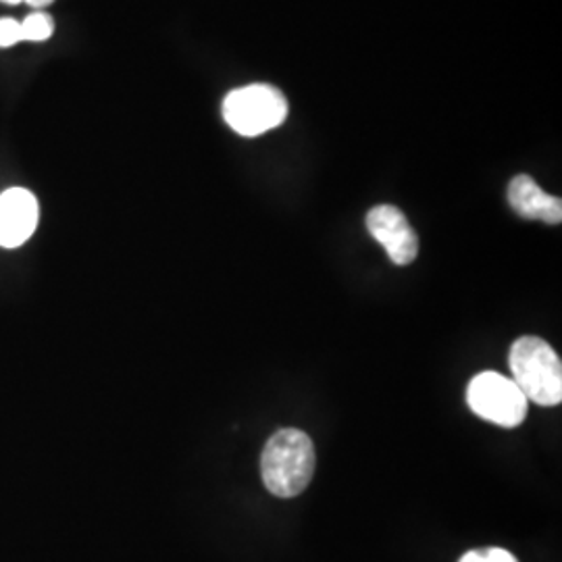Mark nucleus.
Listing matches in <instances>:
<instances>
[{
  "instance_id": "f257e3e1",
  "label": "nucleus",
  "mask_w": 562,
  "mask_h": 562,
  "mask_svg": "<svg viewBox=\"0 0 562 562\" xmlns=\"http://www.w3.org/2000/svg\"><path fill=\"white\" fill-rule=\"evenodd\" d=\"M315 464L317 454L313 440L301 429H280L262 450V483L278 498H294L308 487Z\"/></svg>"
},
{
  "instance_id": "f03ea898",
  "label": "nucleus",
  "mask_w": 562,
  "mask_h": 562,
  "mask_svg": "<svg viewBox=\"0 0 562 562\" xmlns=\"http://www.w3.org/2000/svg\"><path fill=\"white\" fill-rule=\"evenodd\" d=\"M508 364L513 382L527 402L557 406L562 401V364L554 348L536 336H522L513 344Z\"/></svg>"
},
{
  "instance_id": "7ed1b4c3",
  "label": "nucleus",
  "mask_w": 562,
  "mask_h": 562,
  "mask_svg": "<svg viewBox=\"0 0 562 562\" xmlns=\"http://www.w3.org/2000/svg\"><path fill=\"white\" fill-rule=\"evenodd\" d=\"M288 117V101L269 83H252L229 92L223 101V120L240 136L255 138L280 127Z\"/></svg>"
},
{
  "instance_id": "20e7f679",
  "label": "nucleus",
  "mask_w": 562,
  "mask_h": 562,
  "mask_svg": "<svg viewBox=\"0 0 562 562\" xmlns=\"http://www.w3.org/2000/svg\"><path fill=\"white\" fill-rule=\"evenodd\" d=\"M469 408L483 422L519 427L527 415V398L517 383L496 371H483L467 387Z\"/></svg>"
},
{
  "instance_id": "39448f33",
  "label": "nucleus",
  "mask_w": 562,
  "mask_h": 562,
  "mask_svg": "<svg viewBox=\"0 0 562 562\" xmlns=\"http://www.w3.org/2000/svg\"><path fill=\"white\" fill-rule=\"evenodd\" d=\"M367 229L382 244L394 265L404 267L417 259L419 240L401 209L392 204H380L371 209L367 215Z\"/></svg>"
},
{
  "instance_id": "423d86ee",
  "label": "nucleus",
  "mask_w": 562,
  "mask_h": 562,
  "mask_svg": "<svg viewBox=\"0 0 562 562\" xmlns=\"http://www.w3.org/2000/svg\"><path fill=\"white\" fill-rule=\"evenodd\" d=\"M38 201L25 188H11L0 196V246L18 248L38 225Z\"/></svg>"
},
{
  "instance_id": "0eeeda50",
  "label": "nucleus",
  "mask_w": 562,
  "mask_h": 562,
  "mask_svg": "<svg viewBox=\"0 0 562 562\" xmlns=\"http://www.w3.org/2000/svg\"><path fill=\"white\" fill-rule=\"evenodd\" d=\"M508 202L522 220H540L550 225L562 222V201L546 194L529 176H517L508 186Z\"/></svg>"
},
{
  "instance_id": "6e6552de",
  "label": "nucleus",
  "mask_w": 562,
  "mask_h": 562,
  "mask_svg": "<svg viewBox=\"0 0 562 562\" xmlns=\"http://www.w3.org/2000/svg\"><path fill=\"white\" fill-rule=\"evenodd\" d=\"M21 41L42 42L48 41L53 36V20L46 13H34L27 15L25 20L20 23Z\"/></svg>"
},
{
  "instance_id": "1a4fd4ad",
  "label": "nucleus",
  "mask_w": 562,
  "mask_h": 562,
  "mask_svg": "<svg viewBox=\"0 0 562 562\" xmlns=\"http://www.w3.org/2000/svg\"><path fill=\"white\" fill-rule=\"evenodd\" d=\"M459 562H519L508 550L503 548H485V550H471Z\"/></svg>"
},
{
  "instance_id": "9d476101",
  "label": "nucleus",
  "mask_w": 562,
  "mask_h": 562,
  "mask_svg": "<svg viewBox=\"0 0 562 562\" xmlns=\"http://www.w3.org/2000/svg\"><path fill=\"white\" fill-rule=\"evenodd\" d=\"M21 42L20 23L15 20H0V48Z\"/></svg>"
},
{
  "instance_id": "9b49d317",
  "label": "nucleus",
  "mask_w": 562,
  "mask_h": 562,
  "mask_svg": "<svg viewBox=\"0 0 562 562\" xmlns=\"http://www.w3.org/2000/svg\"><path fill=\"white\" fill-rule=\"evenodd\" d=\"M23 2H27V4H32V7H46V4H50L53 0H23Z\"/></svg>"
},
{
  "instance_id": "f8f14e48",
  "label": "nucleus",
  "mask_w": 562,
  "mask_h": 562,
  "mask_svg": "<svg viewBox=\"0 0 562 562\" xmlns=\"http://www.w3.org/2000/svg\"><path fill=\"white\" fill-rule=\"evenodd\" d=\"M2 2H7V4H20L23 0H2Z\"/></svg>"
}]
</instances>
